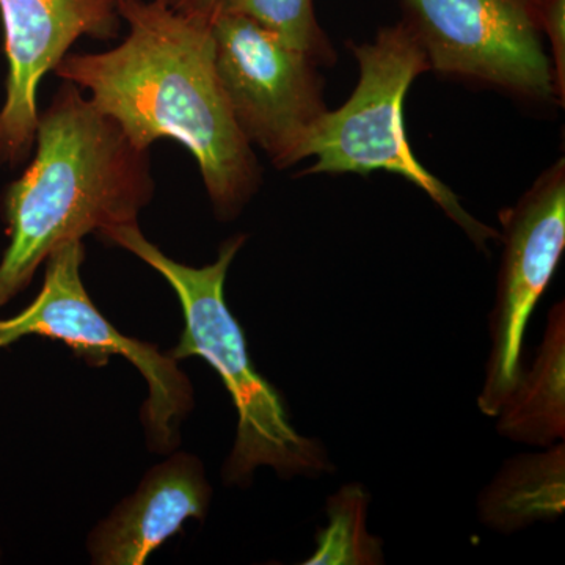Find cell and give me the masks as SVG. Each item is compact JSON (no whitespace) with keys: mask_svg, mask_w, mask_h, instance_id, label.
Returning a JSON list of instances; mask_svg holds the SVG:
<instances>
[{"mask_svg":"<svg viewBox=\"0 0 565 565\" xmlns=\"http://www.w3.org/2000/svg\"><path fill=\"white\" fill-rule=\"evenodd\" d=\"M128 35L114 50L66 55L71 82L141 150L172 139L196 159L215 217H239L262 185L255 148L237 128L217 70L211 22L163 0H118Z\"/></svg>","mask_w":565,"mask_h":565,"instance_id":"cell-1","label":"cell"},{"mask_svg":"<svg viewBox=\"0 0 565 565\" xmlns=\"http://www.w3.org/2000/svg\"><path fill=\"white\" fill-rule=\"evenodd\" d=\"M35 147L31 166L3 193L10 243L0 259V308L31 285L55 248L136 225L154 199L150 150L71 82L40 114Z\"/></svg>","mask_w":565,"mask_h":565,"instance_id":"cell-2","label":"cell"},{"mask_svg":"<svg viewBox=\"0 0 565 565\" xmlns=\"http://www.w3.org/2000/svg\"><path fill=\"white\" fill-rule=\"evenodd\" d=\"M98 237L132 253L172 286L184 315V329L170 356L177 362L200 356L228 390L237 412V430L223 465V484L248 487L262 467L273 468L281 479L334 473L321 441L294 429L281 394L253 366L243 327L226 305V275L247 236L236 234L226 239L217 259L202 267L174 262L145 237L139 223Z\"/></svg>","mask_w":565,"mask_h":565,"instance_id":"cell-3","label":"cell"},{"mask_svg":"<svg viewBox=\"0 0 565 565\" xmlns=\"http://www.w3.org/2000/svg\"><path fill=\"white\" fill-rule=\"evenodd\" d=\"M351 50L359 62V84L340 109L327 110L316 125L305 150V159L316 162L302 174H399L487 252L490 241H500V232L473 217L448 185L424 169L405 134V95L429 71L422 44L399 21L382 28L371 43L351 44Z\"/></svg>","mask_w":565,"mask_h":565,"instance_id":"cell-4","label":"cell"},{"mask_svg":"<svg viewBox=\"0 0 565 565\" xmlns=\"http://www.w3.org/2000/svg\"><path fill=\"white\" fill-rule=\"evenodd\" d=\"M85 247L70 241L46 259L43 288L21 313L0 319V349L25 337L61 341L90 366L103 367L111 355L132 364L148 386L140 419L148 448L170 455L181 444V426L193 407L195 393L180 362L156 344L126 337L111 326L88 296L82 281Z\"/></svg>","mask_w":565,"mask_h":565,"instance_id":"cell-5","label":"cell"},{"mask_svg":"<svg viewBox=\"0 0 565 565\" xmlns=\"http://www.w3.org/2000/svg\"><path fill=\"white\" fill-rule=\"evenodd\" d=\"M429 71L533 106L557 102L542 0H401Z\"/></svg>","mask_w":565,"mask_h":565,"instance_id":"cell-6","label":"cell"},{"mask_svg":"<svg viewBox=\"0 0 565 565\" xmlns=\"http://www.w3.org/2000/svg\"><path fill=\"white\" fill-rule=\"evenodd\" d=\"M215 70L237 128L277 169L305 159L327 114L319 63L243 14L212 21Z\"/></svg>","mask_w":565,"mask_h":565,"instance_id":"cell-7","label":"cell"},{"mask_svg":"<svg viewBox=\"0 0 565 565\" xmlns=\"http://www.w3.org/2000/svg\"><path fill=\"white\" fill-rule=\"evenodd\" d=\"M503 244L494 303L492 341L479 411L497 416L525 370L523 348L531 315L544 296L565 248V161L545 170L514 206L500 212Z\"/></svg>","mask_w":565,"mask_h":565,"instance_id":"cell-8","label":"cell"},{"mask_svg":"<svg viewBox=\"0 0 565 565\" xmlns=\"http://www.w3.org/2000/svg\"><path fill=\"white\" fill-rule=\"evenodd\" d=\"M9 62L0 109V162L20 166L35 147L36 92L81 36L110 40L120 32L118 0H0Z\"/></svg>","mask_w":565,"mask_h":565,"instance_id":"cell-9","label":"cell"},{"mask_svg":"<svg viewBox=\"0 0 565 565\" xmlns=\"http://www.w3.org/2000/svg\"><path fill=\"white\" fill-rule=\"evenodd\" d=\"M212 494L200 457L170 452L145 473L136 492L93 527L87 539L90 563L147 564L152 553L182 533L189 520H206Z\"/></svg>","mask_w":565,"mask_h":565,"instance_id":"cell-10","label":"cell"},{"mask_svg":"<svg viewBox=\"0 0 565 565\" xmlns=\"http://www.w3.org/2000/svg\"><path fill=\"white\" fill-rule=\"evenodd\" d=\"M497 433L516 444L548 448L565 437V307L550 310L531 370H523L497 416Z\"/></svg>","mask_w":565,"mask_h":565,"instance_id":"cell-11","label":"cell"},{"mask_svg":"<svg viewBox=\"0 0 565 565\" xmlns=\"http://www.w3.org/2000/svg\"><path fill=\"white\" fill-rule=\"evenodd\" d=\"M565 509V446L504 460L478 500L482 525L514 534L539 522H555Z\"/></svg>","mask_w":565,"mask_h":565,"instance_id":"cell-12","label":"cell"},{"mask_svg":"<svg viewBox=\"0 0 565 565\" xmlns=\"http://www.w3.org/2000/svg\"><path fill=\"white\" fill-rule=\"evenodd\" d=\"M370 494L360 484L341 487L327 501L329 525L316 535L313 555L303 565L384 564L382 541L367 533Z\"/></svg>","mask_w":565,"mask_h":565,"instance_id":"cell-13","label":"cell"},{"mask_svg":"<svg viewBox=\"0 0 565 565\" xmlns=\"http://www.w3.org/2000/svg\"><path fill=\"white\" fill-rule=\"evenodd\" d=\"M223 11L250 18L321 66L337 62V52L316 20L313 0H228Z\"/></svg>","mask_w":565,"mask_h":565,"instance_id":"cell-14","label":"cell"},{"mask_svg":"<svg viewBox=\"0 0 565 565\" xmlns=\"http://www.w3.org/2000/svg\"><path fill=\"white\" fill-rule=\"evenodd\" d=\"M542 33L550 40L557 102H565V0H542Z\"/></svg>","mask_w":565,"mask_h":565,"instance_id":"cell-15","label":"cell"},{"mask_svg":"<svg viewBox=\"0 0 565 565\" xmlns=\"http://www.w3.org/2000/svg\"><path fill=\"white\" fill-rule=\"evenodd\" d=\"M163 2L180 13L200 18L212 24V21L225 10L228 0H163Z\"/></svg>","mask_w":565,"mask_h":565,"instance_id":"cell-16","label":"cell"},{"mask_svg":"<svg viewBox=\"0 0 565 565\" xmlns=\"http://www.w3.org/2000/svg\"><path fill=\"white\" fill-rule=\"evenodd\" d=\"M0 561H2V545H0Z\"/></svg>","mask_w":565,"mask_h":565,"instance_id":"cell-17","label":"cell"}]
</instances>
